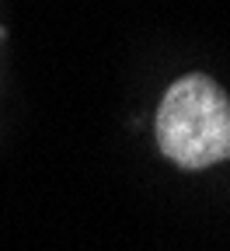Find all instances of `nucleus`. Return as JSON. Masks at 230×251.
<instances>
[{
    "label": "nucleus",
    "instance_id": "obj_1",
    "mask_svg": "<svg viewBox=\"0 0 230 251\" xmlns=\"http://www.w3.org/2000/svg\"><path fill=\"white\" fill-rule=\"evenodd\" d=\"M157 143L171 164L199 171L230 157V98L203 74L168 87L157 108Z\"/></svg>",
    "mask_w": 230,
    "mask_h": 251
},
{
    "label": "nucleus",
    "instance_id": "obj_2",
    "mask_svg": "<svg viewBox=\"0 0 230 251\" xmlns=\"http://www.w3.org/2000/svg\"><path fill=\"white\" fill-rule=\"evenodd\" d=\"M0 39H4V28H0Z\"/></svg>",
    "mask_w": 230,
    "mask_h": 251
}]
</instances>
